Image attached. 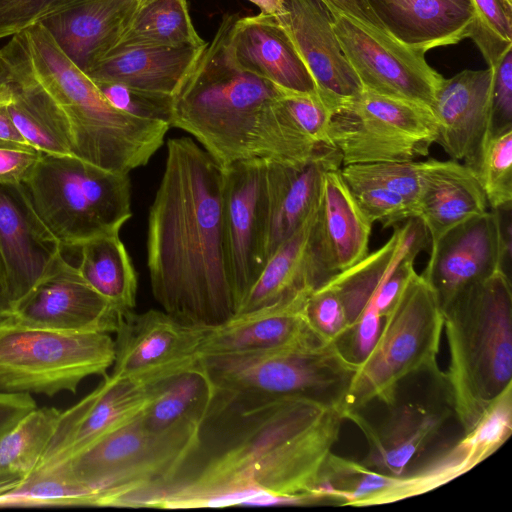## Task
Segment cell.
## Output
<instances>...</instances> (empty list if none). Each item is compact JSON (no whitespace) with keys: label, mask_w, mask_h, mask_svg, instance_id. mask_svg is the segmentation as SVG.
<instances>
[{"label":"cell","mask_w":512,"mask_h":512,"mask_svg":"<svg viewBox=\"0 0 512 512\" xmlns=\"http://www.w3.org/2000/svg\"><path fill=\"white\" fill-rule=\"evenodd\" d=\"M331 16L341 48L364 90L431 109L444 77L428 64L426 53L354 18Z\"/></svg>","instance_id":"7c38bea8"},{"label":"cell","mask_w":512,"mask_h":512,"mask_svg":"<svg viewBox=\"0 0 512 512\" xmlns=\"http://www.w3.org/2000/svg\"><path fill=\"white\" fill-rule=\"evenodd\" d=\"M275 18L321 93L343 105L363 90L335 34L332 16L320 0H283Z\"/></svg>","instance_id":"7402d4cb"},{"label":"cell","mask_w":512,"mask_h":512,"mask_svg":"<svg viewBox=\"0 0 512 512\" xmlns=\"http://www.w3.org/2000/svg\"><path fill=\"white\" fill-rule=\"evenodd\" d=\"M343 420L340 409L304 398L218 389L195 450L138 508L316 504Z\"/></svg>","instance_id":"6da1fadb"},{"label":"cell","mask_w":512,"mask_h":512,"mask_svg":"<svg viewBox=\"0 0 512 512\" xmlns=\"http://www.w3.org/2000/svg\"><path fill=\"white\" fill-rule=\"evenodd\" d=\"M35 408L37 405L31 394L0 391V437Z\"/></svg>","instance_id":"681fc988"},{"label":"cell","mask_w":512,"mask_h":512,"mask_svg":"<svg viewBox=\"0 0 512 512\" xmlns=\"http://www.w3.org/2000/svg\"><path fill=\"white\" fill-rule=\"evenodd\" d=\"M115 357L110 333L59 332L0 324V391L54 396L76 393L87 377H106Z\"/></svg>","instance_id":"30bf717a"},{"label":"cell","mask_w":512,"mask_h":512,"mask_svg":"<svg viewBox=\"0 0 512 512\" xmlns=\"http://www.w3.org/2000/svg\"><path fill=\"white\" fill-rule=\"evenodd\" d=\"M43 154L30 144L0 139V183L24 184Z\"/></svg>","instance_id":"c3c4849f"},{"label":"cell","mask_w":512,"mask_h":512,"mask_svg":"<svg viewBox=\"0 0 512 512\" xmlns=\"http://www.w3.org/2000/svg\"><path fill=\"white\" fill-rule=\"evenodd\" d=\"M143 423L161 431L183 422H204L218 394L201 357L191 365L149 385Z\"/></svg>","instance_id":"4dcf8cb0"},{"label":"cell","mask_w":512,"mask_h":512,"mask_svg":"<svg viewBox=\"0 0 512 512\" xmlns=\"http://www.w3.org/2000/svg\"><path fill=\"white\" fill-rule=\"evenodd\" d=\"M201 359L221 391L255 398H304L341 411L358 368L336 342Z\"/></svg>","instance_id":"9c48e42d"},{"label":"cell","mask_w":512,"mask_h":512,"mask_svg":"<svg viewBox=\"0 0 512 512\" xmlns=\"http://www.w3.org/2000/svg\"><path fill=\"white\" fill-rule=\"evenodd\" d=\"M136 1L140 4V6H142V5H145L153 0H136Z\"/></svg>","instance_id":"6f0895ef"},{"label":"cell","mask_w":512,"mask_h":512,"mask_svg":"<svg viewBox=\"0 0 512 512\" xmlns=\"http://www.w3.org/2000/svg\"><path fill=\"white\" fill-rule=\"evenodd\" d=\"M206 44L193 25L187 0H153L139 7L114 48H199Z\"/></svg>","instance_id":"e575fe53"},{"label":"cell","mask_w":512,"mask_h":512,"mask_svg":"<svg viewBox=\"0 0 512 512\" xmlns=\"http://www.w3.org/2000/svg\"><path fill=\"white\" fill-rule=\"evenodd\" d=\"M0 250L14 310L63 253L23 184L0 183Z\"/></svg>","instance_id":"d6986e66"},{"label":"cell","mask_w":512,"mask_h":512,"mask_svg":"<svg viewBox=\"0 0 512 512\" xmlns=\"http://www.w3.org/2000/svg\"><path fill=\"white\" fill-rule=\"evenodd\" d=\"M166 147L148 215L152 294L180 322L212 328L236 313L224 244V169L192 138H170Z\"/></svg>","instance_id":"7a4b0ae2"},{"label":"cell","mask_w":512,"mask_h":512,"mask_svg":"<svg viewBox=\"0 0 512 512\" xmlns=\"http://www.w3.org/2000/svg\"><path fill=\"white\" fill-rule=\"evenodd\" d=\"M238 16H223L172 97L170 127L189 133L223 169L262 158L300 163L318 148L292 123L280 103L283 89L243 70L229 32Z\"/></svg>","instance_id":"3957f363"},{"label":"cell","mask_w":512,"mask_h":512,"mask_svg":"<svg viewBox=\"0 0 512 512\" xmlns=\"http://www.w3.org/2000/svg\"><path fill=\"white\" fill-rule=\"evenodd\" d=\"M312 289H303L271 305L235 314L208 328L199 356L254 353L321 342L305 317V303Z\"/></svg>","instance_id":"d4e9b609"},{"label":"cell","mask_w":512,"mask_h":512,"mask_svg":"<svg viewBox=\"0 0 512 512\" xmlns=\"http://www.w3.org/2000/svg\"><path fill=\"white\" fill-rule=\"evenodd\" d=\"M491 68L493 76L488 136L512 130V47Z\"/></svg>","instance_id":"bcb514c9"},{"label":"cell","mask_w":512,"mask_h":512,"mask_svg":"<svg viewBox=\"0 0 512 512\" xmlns=\"http://www.w3.org/2000/svg\"><path fill=\"white\" fill-rule=\"evenodd\" d=\"M512 432V386L462 438L400 476L382 474V485L367 506L419 496L467 473L496 452Z\"/></svg>","instance_id":"2e32d148"},{"label":"cell","mask_w":512,"mask_h":512,"mask_svg":"<svg viewBox=\"0 0 512 512\" xmlns=\"http://www.w3.org/2000/svg\"><path fill=\"white\" fill-rule=\"evenodd\" d=\"M316 212L268 258L236 314L271 305L303 289H316L311 251Z\"/></svg>","instance_id":"1f68e13d"},{"label":"cell","mask_w":512,"mask_h":512,"mask_svg":"<svg viewBox=\"0 0 512 512\" xmlns=\"http://www.w3.org/2000/svg\"><path fill=\"white\" fill-rule=\"evenodd\" d=\"M280 103L295 127L314 144H328L327 131L341 103L321 93L283 89Z\"/></svg>","instance_id":"f35d334b"},{"label":"cell","mask_w":512,"mask_h":512,"mask_svg":"<svg viewBox=\"0 0 512 512\" xmlns=\"http://www.w3.org/2000/svg\"><path fill=\"white\" fill-rule=\"evenodd\" d=\"M260 8L261 13L277 16L283 9V0H248Z\"/></svg>","instance_id":"11a10c76"},{"label":"cell","mask_w":512,"mask_h":512,"mask_svg":"<svg viewBox=\"0 0 512 512\" xmlns=\"http://www.w3.org/2000/svg\"><path fill=\"white\" fill-rule=\"evenodd\" d=\"M372 225L345 183L341 168L327 171L311 232L317 288L368 254Z\"/></svg>","instance_id":"ffe728a7"},{"label":"cell","mask_w":512,"mask_h":512,"mask_svg":"<svg viewBox=\"0 0 512 512\" xmlns=\"http://www.w3.org/2000/svg\"><path fill=\"white\" fill-rule=\"evenodd\" d=\"M25 477L18 473L0 472V496L18 487Z\"/></svg>","instance_id":"db71d44e"},{"label":"cell","mask_w":512,"mask_h":512,"mask_svg":"<svg viewBox=\"0 0 512 512\" xmlns=\"http://www.w3.org/2000/svg\"><path fill=\"white\" fill-rule=\"evenodd\" d=\"M10 95V83L0 87V139L27 143L11 117L9 110Z\"/></svg>","instance_id":"816d5d0a"},{"label":"cell","mask_w":512,"mask_h":512,"mask_svg":"<svg viewBox=\"0 0 512 512\" xmlns=\"http://www.w3.org/2000/svg\"><path fill=\"white\" fill-rule=\"evenodd\" d=\"M4 506H89L88 498L77 488L47 471H33L12 491L0 496Z\"/></svg>","instance_id":"ab89813d"},{"label":"cell","mask_w":512,"mask_h":512,"mask_svg":"<svg viewBox=\"0 0 512 512\" xmlns=\"http://www.w3.org/2000/svg\"><path fill=\"white\" fill-rule=\"evenodd\" d=\"M341 167L340 152L329 144L304 162L266 160L265 263L317 209L324 174Z\"/></svg>","instance_id":"603a6c76"},{"label":"cell","mask_w":512,"mask_h":512,"mask_svg":"<svg viewBox=\"0 0 512 512\" xmlns=\"http://www.w3.org/2000/svg\"><path fill=\"white\" fill-rule=\"evenodd\" d=\"M385 31L422 51L469 38L474 20L471 0H367Z\"/></svg>","instance_id":"83f0119b"},{"label":"cell","mask_w":512,"mask_h":512,"mask_svg":"<svg viewBox=\"0 0 512 512\" xmlns=\"http://www.w3.org/2000/svg\"><path fill=\"white\" fill-rule=\"evenodd\" d=\"M229 45L245 71L292 92H314L317 86L293 43L275 16L259 13L237 17Z\"/></svg>","instance_id":"4316f807"},{"label":"cell","mask_w":512,"mask_h":512,"mask_svg":"<svg viewBox=\"0 0 512 512\" xmlns=\"http://www.w3.org/2000/svg\"><path fill=\"white\" fill-rule=\"evenodd\" d=\"M1 51L10 65L12 81L34 85L64 114L72 155L105 170L128 174L145 166L163 145L170 125L110 105L42 23L13 35Z\"/></svg>","instance_id":"277c9868"},{"label":"cell","mask_w":512,"mask_h":512,"mask_svg":"<svg viewBox=\"0 0 512 512\" xmlns=\"http://www.w3.org/2000/svg\"><path fill=\"white\" fill-rule=\"evenodd\" d=\"M383 319L373 348L352 378L343 415L361 411L373 401L391 405L408 376L439 371L436 359L443 315L434 291L421 275L415 272L410 277Z\"/></svg>","instance_id":"ba28073f"},{"label":"cell","mask_w":512,"mask_h":512,"mask_svg":"<svg viewBox=\"0 0 512 512\" xmlns=\"http://www.w3.org/2000/svg\"><path fill=\"white\" fill-rule=\"evenodd\" d=\"M387 407V415L377 424L360 411L346 412L344 418L362 431L368 444L360 463L382 474L400 476L415 465L454 411L450 401L399 403L396 399Z\"/></svg>","instance_id":"ac0fdd59"},{"label":"cell","mask_w":512,"mask_h":512,"mask_svg":"<svg viewBox=\"0 0 512 512\" xmlns=\"http://www.w3.org/2000/svg\"><path fill=\"white\" fill-rule=\"evenodd\" d=\"M203 422L149 429L139 413L89 447L45 470L84 493L89 506L137 508L195 450Z\"/></svg>","instance_id":"8992f818"},{"label":"cell","mask_w":512,"mask_h":512,"mask_svg":"<svg viewBox=\"0 0 512 512\" xmlns=\"http://www.w3.org/2000/svg\"><path fill=\"white\" fill-rule=\"evenodd\" d=\"M421 169L422 161L377 162L345 165L341 167V174L377 184L402 196L416 218Z\"/></svg>","instance_id":"60d3db41"},{"label":"cell","mask_w":512,"mask_h":512,"mask_svg":"<svg viewBox=\"0 0 512 512\" xmlns=\"http://www.w3.org/2000/svg\"><path fill=\"white\" fill-rule=\"evenodd\" d=\"M474 20L469 38L489 68L512 47V0H471Z\"/></svg>","instance_id":"8d00e7d4"},{"label":"cell","mask_w":512,"mask_h":512,"mask_svg":"<svg viewBox=\"0 0 512 512\" xmlns=\"http://www.w3.org/2000/svg\"><path fill=\"white\" fill-rule=\"evenodd\" d=\"M13 304L10 297L7 269L0 250V324L11 321Z\"/></svg>","instance_id":"f5cc1de1"},{"label":"cell","mask_w":512,"mask_h":512,"mask_svg":"<svg viewBox=\"0 0 512 512\" xmlns=\"http://www.w3.org/2000/svg\"><path fill=\"white\" fill-rule=\"evenodd\" d=\"M32 205L64 247L119 234L132 217L128 174L74 155L43 154L23 184Z\"/></svg>","instance_id":"52a82bcc"},{"label":"cell","mask_w":512,"mask_h":512,"mask_svg":"<svg viewBox=\"0 0 512 512\" xmlns=\"http://www.w3.org/2000/svg\"><path fill=\"white\" fill-rule=\"evenodd\" d=\"M489 205L475 174L455 160L422 161L417 216L430 244L461 222L485 213Z\"/></svg>","instance_id":"f1b7e54d"},{"label":"cell","mask_w":512,"mask_h":512,"mask_svg":"<svg viewBox=\"0 0 512 512\" xmlns=\"http://www.w3.org/2000/svg\"><path fill=\"white\" fill-rule=\"evenodd\" d=\"M139 7L136 0H77L40 23L87 73L115 47Z\"/></svg>","instance_id":"484cf974"},{"label":"cell","mask_w":512,"mask_h":512,"mask_svg":"<svg viewBox=\"0 0 512 512\" xmlns=\"http://www.w3.org/2000/svg\"><path fill=\"white\" fill-rule=\"evenodd\" d=\"M421 276L442 309L464 288L499 270V241L493 210L473 216L431 244Z\"/></svg>","instance_id":"44dd1931"},{"label":"cell","mask_w":512,"mask_h":512,"mask_svg":"<svg viewBox=\"0 0 512 512\" xmlns=\"http://www.w3.org/2000/svg\"><path fill=\"white\" fill-rule=\"evenodd\" d=\"M491 210L496 215L498 226L499 270L511 279L512 203Z\"/></svg>","instance_id":"f907efd6"},{"label":"cell","mask_w":512,"mask_h":512,"mask_svg":"<svg viewBox=\"0 0 512 512\" xmlns=\"http://www.w3.org/2000/svg\"><path fill=\"white\" fill-rule=\"evenodd\" d=\"M305 317L321 342H336L348 329L346 313L338 296L325 284L309 293Z\"/></svg>","instance_id":"ee69618b"},{"label":"cell","mask_w":512,"mask_h":512,"mask_svg":"<svg viewBox=\"0 0 512 512\" xmlns=\"http://www.w3.org/2000/svg\"><path fill=\"white\" fill-rule=\"evenodd\" d=\"M149 395V386L107 375L91 393L61 411L34 471L58 465L131 421L145 408Z\"/></svg>","instance_id":"e0dca14e"},{"label":"cell","mask_w":512,"mask_h":512,"mask_svg":"<svg viewBox=\"0 0 512 512\" xmlns=\"http://www.w3.org/2000/svg\"><path fill=\"white\" fill-rule=\"evenodd\" d=\"M327 137L342 166L415 161L436 143L437 121L429 107L363 89L340 107Z\"/></svg>","instance_id":"8fae6325"},{"label":"cell","mask_w":512,"mask_h":512,"mask_svg":"<svg viewBox=\"0 0 512 512\" xmlns=\"http://www.w3.org/2000/svg\"><path fill=\"white\" fill-rule=\"evenodd\" d=\"M9 110L25 141L44 154L72 155V137L61 110L34 85L10 83Z\"/></svg>","instance_id":"836d02e7"},{"label":"cell","mask_w":512,"mask_h":512,"mask_svg":"<svg viewBox=\"0 0 512 512\" xmlns=\"http://www.w3.org/2000/svg\"><path fill=\"white\" fill-rule=\"evenodd\" d=\"M205 46L118 47L96 62L87 75L93 80L173 96Z\"/></svg>","instance_id":"f546056e"},{"label":"cell","mask_w":512,"mask_h":512,"mask_svg":"<svg viewBox=\"0 0 512 512\" xmlns=\"http://www.w3.org/2000/svg\"><path fill=\"white\" fill-rule=\"evenodd\" d=\"M120 316L121 313L84 280L78 268L62 253L15 305L11 322L59 332L115 333Z\"/></svg>","instance_id":"9a60e30c"},{"label":"cell","mask_w":512,"mask_h":512,"mask_svg":"<svg viewBox=\"0 0 512 512\" xmlns=\"http://www.w3.org/2000/svg\"><path fill=\"white\" fill-rule=\"evenodd\" d=\"M61 411L35 408L0 437V472L28 477L37 467Z\"/></svg>","instance_id":"d590c367"},{"label":"cell","mask_w":512,"mask_h":512,"mask_svg":"<svg viewBox=\"0 0 512 512\" xmlns=\"http://www.w3.org/2000/svg\"><path fill=\"white\" fill-rule=\"evenodd\" d=\"M382 319L374 297L355 322L336 341L341 353L350 362L359 365L368 356L379 336Z\"/></svg>","instance_id":"7dc6e473"},{"label":"cell","mask_w":512,"mask_h":512,"mask_svg":"<svg viewBox=\"0 0 512 512\" xmlns=\"http://www.w3.org/2000/svg\"><path fill=\"white\" fill-rule=\"evenodd\" d=\"M342 177L372 223L378 222L387 228L414 218L410 206L402 196L368 181L346 175Z\"/></svg>","instance_id":"b9f144b4"},{"label":"cell","mask_w":512,"mask_h":512,"mask_svg":"<svg viewBox=\"0 0 512 512\" xmlns=\"http://www.w3.org/2000/svg\"><path fill=\"white\" fill-rule=\"evenodd\" d=\"M207 329L184 324L164 310L121 314L111 374L143 386L164 379L200 358Z\"/></svg>","instance_id":"5bb4252c"},{"label":"cell","mask_w":512,"mask_h":512,"mask_svg":"<svg viewBox=\"0 0 512 512\" xmlns=\"http://www.w3.org/2000/svg\"><path fill=\"white\" fill-rule=\"evenodd\" d=\"M489 209L512 203V130L488 136L476 170Z\"/></svg>","instance_id":"74e56055"},{"label":"cell","mask_w":512,"mask_h":512,"mask_svg":"<svg viewBox=\"0 0 512 512\" xmlns=\"http://www.w3.org/2000/svg\"><path fill=\"white\" fill-rule=\"evenodd\" d=\"M223 230L237 311L265 265L266 159L238 161L224 169Z\"/></svg>","instance_id":"4fadbf2b"},{"label":"cell","mask_w":512,"mask_h":512,"mask_svg":"<svg viewBox=\"0 0 512 512\" xmlns=\"http://www.w3.org/2000/svg\"><path fill=\"white\" fill-rule=\"evenodd\" d=\"M93 81L104 98L117 110L139 118L164 121L170 125L173 96L112 81Z\"/></svg>","instance_id":"7bdbcfd3"},{"label":"cell","mask_w":512,"mask_h":512,"mask_svg":"<svg viewBox=\"0 0 512 512\" xmlns=\"http://www.w3.org/2000/svg\"><path fill=\"white\" fill-rule=\"evenodd\" d=\"M77 0H0V40L40 23Z\"/></svg>","instance_id":"f6af8a7d"},{"label":"cell","mask_w":512,"mask_h":512,"mask_svg":"<svg viewBox=\"0 0 512 512\" xmlns=\"http://www.w3.org/2000/svg\"><path fill=\"white\" fill-rule=\"evenodd\" d=\"M492 68L463 70L444 78L431 110L437 121L436 143L452 160L472 172L479 164L489 135Z\"/></svg>","instance_id":"cb8c5ba5"},{"label":"cell","mask_w":512,"mask_h":512,"mask_svg":"<svg viewBox=\"0 0 512 512\" xmlns=\"http://www.w3.org/2000/svg\"><path fill=\"white\" fill-rule=\"evenodd\" d=\"M84 280L121 314L136 305L137 273L119 234L92 238L79 247Z\"/></svg>","instance_id":"d6a6232c"},{"label":"cell","mask_w":512,"mask_h":512,"mask_svg":"<svg viewBox=\"0 0 512 512\" xmlns=\"http://www.w3.org/2000/svg\"><path fill=\"white\" fill-rule=\"evenodd\" d=\"M450 354L444 381L464 433L512 385L511 279L497 270L443 309Z\"/></svg>","instance_id":"5b68a950"},{"label":"cell","mask_w":512,"mask_h":512,"mask_svg":"<svg viewBox=\"0 0 512 512\" xmlns=\"http://www.w3.org/2000/svg\"><path fill=\"white\" fill-rule=\"evenodd\" d=\"M12 82V71L0 49V87Z\"/></svg>","instance_id":"9f6ffc18"}]
</instances>
